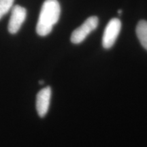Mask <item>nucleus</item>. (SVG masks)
<instances>
[{"instance_id":"obj_2","label":"nucleus","mask_w":147,"mask_h":147,"mask_svg":"<svg viewBox=\"0 0 147 147\" xmlns=\"http://www.w3.org/2000/svg\"><path fill=\"white\" fill-rule=\"evenodd\" d=\"M98 23L99 19L97 16H93L88 18L80 27L72 32L70 38L71 42L76 45L81 43L90 33L97 28Z\"/></svg>"},{"instance_id":"obj_7","label":"nucleus","mask_w":147,"mask_h":147,"mask_svg":"<svg viewBox=\"0 0 147 147\" xmlns=\"http://www.w3.org/2000/svg\"><path fill=\"white\" fill-rule=\"evenodd\" d=\"M14 0H0V19L13 7Z\"/></svg>"},{"instance_id":"obj_1","label":"nucleus","mask_w":147,"mask_h":147,"mask_svg":"<svg viewBox=\"0 0 147 147\" xmlns=\"http://www.w3.org/2000/svg\"><path fill=\"white\" fill-rule=\"evenodd\" d=\"M61 14V7L57 0H46L42 4L36 25V32L40 36H46L52 32Z\"/></svg>"},{"instance_id":"obj_8","label":"nucleus","mask_w":147,"mask_h":147,"mask_svg":"<svg viewBox=\"0 0 147 147\" xmlns=\"http://www.w3.org/2000/svg\"><path fill=\"white\" fill-rule=\"evenodd\" d=\"M118 13H119V14H122V10H119V11H118Z\"/></svg>"},{"instance_id":"obj_4","label":"nucleus","mask_w":147,"mask_h":147,"mask_svg":"<svg viewBox=\"0 0 147 147\" xmlns=\"http://www.w3.org/2000/svg\"><path fill=\"white\" fill-rule=\"evenodd\" d=\"M27 16L26 9L19 5L12 7L8 25V32L12 34L17 33L23 25Z\"/></svg>"},{"instance_id":"obj_3","label":"nucleus","mask_w":147,"mask_h":147,"mask_svg":"<svg viewBox=\"0 0 147 147\" xmlns=\"http://www.w3.org/2000/svg\"><path fill=\"white\" fill-rule=\"evenodd\" d=\"M121 29V22L119 18H113L106 25L102 38V45L104 49H110L117 39Z\"/></svg>"},{"instance_id":"obj_5","label":"nucleus","mask_w":147,"mask_h":147,"mask_svg":"<svg viewBox=\"0 0 147 147\" xmlns=\"http://www.w3.org/2000/svg\"><path fill=\"white\" fill-rule=\"evenodd\" d=\"M51 98V88L47 87L38 92L36 96V110L40 117H45L49 110Z\"/></svg>"},{"instance_id":"obj_6","label":"nucleus","mask_w":147,"mask_h":147,"mask_svg":"<svg viewBox=\"0 0 147 147\" xmlns=\"http://www.w3.org/2000/svg\"><path fill=\"white\" fill-rule=\"evenodd\" d=\"M136 35L141 45L147 51V21H139L136 27Z\"/></svg>"}]
</instances>
